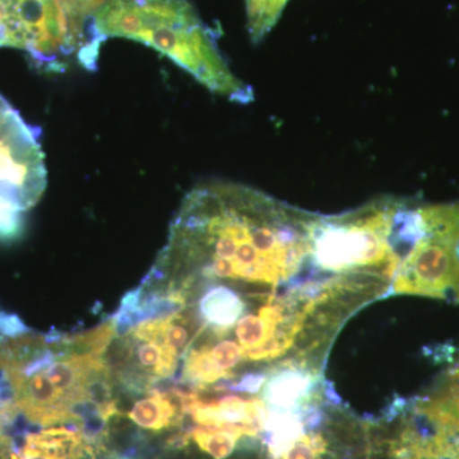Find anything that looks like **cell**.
Listing matches in <instances>:
<instances>
[{"instance_id": "6da1fadb", "label": "cell", "mask_w": 459, "mask_h": 459, "mask_svg": "<svg viewBox=\"0 0 459 459\" xmlns=\"http://www.w3.org/2000/svg\"><path fill=\"white\" fill-rule=\"evenodd\" d=\"M316 219L250 186L202 184L184 198L141 286L177 291L221 281L277 291L304 285L319 279L310 263Z\"/></svg>"}, {"instance_id": "7a4b0ae2", "label": "cell", "mask_w": 459, "mask_h": 459, "mask_svg": "<svg viewBox=\"0 0 459 459\" xmlns=\"http://www.w3.org/2000/svg\"><path fill=\"white\" fill-rule=\"evenodd\" d=\"M117 336L114 316L69 334L39 333L0 309V376L21 419L35 427L77 425L100 430L99 407L114 394L107 361Z\"/></svg>"}, {"instance_id": "3957f363", "label": "cell", "mask_w": 459, "mask_h": 459, "mask_svg": "<svg viewBox=\"0 0 459 459\" xmlns=\"http://www.w3.org/2000/svg\"><path fill=\"white\" fill-rule=\"evenodd\" d=\"M100 40L129 39L164 54L211 92L249 104L255 91L230 68L188 0H105L93 16Z\"/></svg>"}, {"instance_id": "277c9868", "label": "cell", "mask_w": 459, "mask_h": 459, "mask_svg": "<svg viewBox=\"0 0 459 459\" xmlns=\"http://www.w3.org/2000/svg\"><path fill=\"white\" fill-rule=\"evenodd\" d=\"M404 204L406 199L382 197L346 213L318 214L310 255L314 271L320 276H368L392 283L403 258L397 221Z\"/></svg>"}, {"instance_id": "5b68a950", "label": "cell", "mask_w": 459, "mask_h": 459, "mask_svg": "<svg viewBox=\"0 0 459 459\" xmlns=\"http://www.w3.org/2000/svg\"><path fill=\"white\" fill-rule=\"evenodd\" d=\"M195 332L186 307L117 327L107 352L115 388L140 394L161 383L171 385Z\"/></svg>"}, {"instance_id": "8992f818", "label": "cell", "mask_w": 459, "mask_h": 459, "mask_svg": "<svg viewBox=\"0 0 459 459\" xmlns=\"http://www.w3.org/2000/svg\"><path fill=\"white\" fill-rule=\"evenodd\" d=\"M0 48L27 51L49 69L72 56L92 69L100 42L75 25L59 0H0Z\"/></svg>"}, {"instance_id": "52a82bcc", "label": "cell", "mask_w": 459, "mask_h": 459, "mask_svg": "<svg viewBox=\"0 0 459 459\" xmlns=\"http://www.w3.org/2000/svg\"><path fill=\"white\" fill-rule=\"evenodd\" d=\"M425 232L413 244L386 295H419L459 304V202L420 204Z\"/></svg>"}, {"instance_id": "ba28073f", "label": "cell", "mask_w": 459, "mask_h": 459, "mask_svg": "<svg viewBox=\"0 0 459 459\" xmlns=\"http://www.w3.org/2000/svg\"><path fill=\"white\" fill-rule=\"evenodd\" d=\"M47 184L39 133L0 95V238L20 234L23 214L38 204Z\"/></svg>"}, {"instance_id": "9c48e42d", "label": "cell", "mask_w": 459, "mask_h": 459, "mask_svg": "<svg viewBox=\"0 0 459 459\" xmlns=\"http://www.w3.org/2000/svg\"><path fill=\"white\" fill-rule=\"evenodd\" d=\"M318 368L309 362L291 359L268 370L261 389V400L268 411L305 412L319 400Z\"/></svg>"}, {"instance_id": "30bf717a", "label": "cell", "mask_w": 459, "mask_h": 459, "mask_svg": "<svg viewBox=\"0 0 459 459\" xmlns=\"http://www.w3.org/2000/svg\"><path fill=\"white\" fill-rule=\"evenodd\" d=\"M92 444L77 425H56L14 437L9 459H93Z\"/></svg>"}, {"instance_id": "8fae6325", "label": "cell", "mask_w": 459, "mask_h": 459, "mask_svg": "<svg viewBox=\"0 0 459 459\" xmlns=\"http://www.w3.org/2000/svg\"><path fill=\"white\" fill-rule=\"evenodd\" d=\"M290 0H246L247 31L255 44L261 42L279 22Z\"/></svg>"}, {"instance_id": "7c38bea8", "label": "cell", "mask_w": 459, "mask_h": 459, "mask_svg": "<svg viewBox=\"0 0 459 459\" xmlns=\"http://www.w3.org/2000/svg\"><path fill=\"white\" fill-rule=\"evenodd\" d=\"M327 439L320 433L303 434L299 437L280 459H322L327 453Z\"/></svg>"}, {"instance_id": "4fadbf2b", "label": "cell", "mask_w": 459, "mask_h": 459, "mask_svg": "<svg viewBox=\"0 0 459 459\" xmlns=\"http://www.w3.org/2000/svg\"><path fill=\"white\" fill-rule=\"evenodd\" d=\"M66 14L78 23H89L105 0H59Z\"/></svg>"}, {"instance_id": "5bb4252c", "label": "cell", "mask_w": 459, "mask_h": 459, "mask_svg": "<svg viewBox=\"0 0 459 459\" xmlns=\"http://www.w3.org/2000/svg\"><path fill=\"white\" fill-rule=\"evenodd\" d=\"M12 446H9V448L0 449V459H9V455H11Z\"/></svg>"}, {"instance_id": "9a60e30c", "label": "cell", "mask_w": 459, "mask_h": 459, "mask_svg": "<svg viewBox=\"0 0 459 459\" xmlns=\"http://www.w3.org/2000/svg\"><path fill=\"white\" fill-rule=\"evenodd\" d=\"M392 457H394V459H418L411 457V455H392Z\"/></svg>"}]
</instances>
